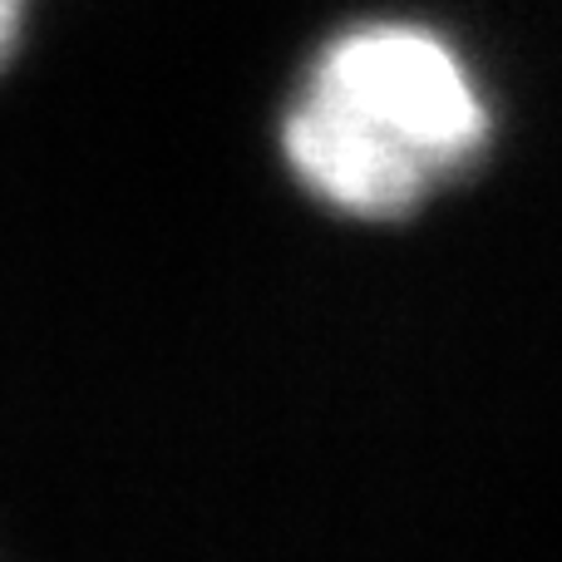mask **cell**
<instances>
[{
    "label": "cell",
    "instance_id": "cell-1",
    "mask_svg": "<svg viewBox=\"0 0 562 562\" xmlns=\"http://www.w3.org/2000/svg\"><path fill=\"white\" fill-rule=\"evenodd\" d=\"M488 104L445 35L366 20L336 35L281 114V154L316 203L400 223L484 158Z\"/></svg>",
    "mask_w": 562,
    "mask_h": 562
},
{
    "label": "cell",
    "instance_id": "cell-2",
    "mask_svg": "<svg viewBox=\"0 0 562 562\" xmlns=\"http://www.w3.org/2000/svg\"><path fill=\"white\" fill-rule=\"evenodd\" d=\"M20 30H25V0H0V69L15 55Z\"/></svg>",
    "mask_w": 562,
    "mask_h": 562
}]
</instances>
